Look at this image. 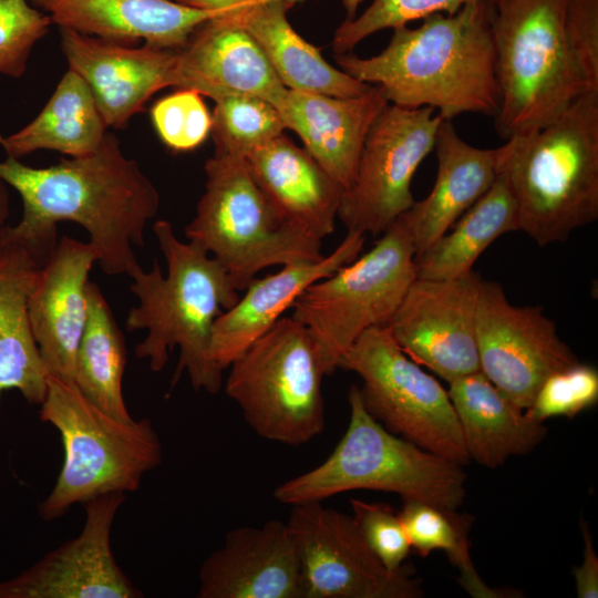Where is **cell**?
<instances>
[{"mask_svg":"<svg viewBox=\"0 0 598 598\" xmlns=\"http://www.w3.org/2000/svg\"><path fill=\"white\" fill-rule=\"evenodd\" d=\"M9 216V194L7 190V184L0 178V233L6 226L7 218Z\"/></svg>","mask_w":598,"mask_h":598,"instance_id":"obj_42","label":"cell"},{"mask_svg":"<svg viewBox=\"0 0 598 598\" xmlns=\"http://www.w3.org/2000/svg\"><path fill=\"white\" fill-rule=\"evenodd\" d=\"M225 393L257 435L290 446L310 442L324 427V374L309 330L282 317L235 359Z\"/></svg>","mask_w":598,"mask_h":598,"instance_id":"obj_9","label":"cell"},{"mask_svg":"<svg viewBox=\"0 0 598 598\" xmlns=\"http://www.w3.org/2000/svg\"><path fill=\"white\" fill-rule=\"evenodd\" d=\"M447 383L466 451L478 464L498 467L511 456L533 451L546 437L543 422L528 417L482 371Z\"/></svg>","mask_w":598,"mask_h":598,"instance_id":"obj_28","label":"cell"},{"mask_svg":"<svg viewBox=\"0 0 598 598\" xmlns=\"http://www.w3.org/2000/svg\"><path fill=\"white\" fill-rule=\"evenodd\" d=\"M204 169L205 192L185 236L225 267L239 292L265 268L324 257L322 240L279 214L244 157L215 152Z\"/></svg>","mask_w":598,"mask_h":598,"instance_id":"obj_8","label":"cell"},{"mask_svg":"<svg viewBox=\"0 0 598 598\" xmlns=\"http://www.w3.org/2000/svg\"><path fill=\"white\" fill-rule=\"evenodd\" d=\"M106 128L90 86L69 69L38 116L12 135H0V144L18 159L39 150L80 157L100 148Z\"/></svg>","mask_w":598,"mask_h":598,"instance_id":"obj_29","label":"cell"},{"mask_svg":"<svg viewBox=\"0 0 598 598\" xmlns=\"http://www.w3.org/2000/svg\"><path fill=\"white\" fill-rule=\"evenodd\" d=\"M124 501L125 493H111L86 502L81 533L0 582V598L143 597L116 563L111 546L112 526Z\"/></svg>","mask_w":598,"mask_h":598,"instance_id":"obj_16","label":"cell"},{"mask_svg":"<svg viewBox=\"0 0 598 598\" xmlns=\"http://www.w3.org/2000/svg\"><path fill=\"white\" fill-rule=\"evenodd\" d=\"M172 86L215 102L229 95L258 96L275 107L288 90L255 39L220 16L200 24L177 50Z\"/></svg>","mask_w":598,"mask_h":598,"instance_id":"obj_20","label":"cell"},{"mask_svg":"<svg viewBox=\"0 0 598 598\" xmlns=\"http://www.w3.org/2000/svg\"><path fill=\"white\" fill-rule=\"evenodd\" d=\"M244 158L289 224L321 240L333 233L344 189L303 147L281 134Z\"/></svg>","mask_w":598,"mask_h":598,"instance_id":"obj_24","label":"cell"},{"mask_svg":"<svg viewBox=\"0 0 598 598\" xmlns=\"http://www.w3.org/2000/svg\"><path fill=\"white\" fill-rule=\"evenodd\" d=\"M298 1L302 0H254L219 16L255 39L287 89L338 97L364 93L371 84L328 63L320 49L293 30L287 11Z\"/></svg>","mask_w":598,"mask_h":598,"instance_id":"obj_26","label":"cell"},{"mask_svg":"<svg viewBox=\"0 0 598 598\" xmlns=\"http://www.w3.org/2000/svg\"><path fill=\"white\" fill-rule=\"evenodd\" d=\"M598 401V371L579 361L548 375L525 414L537 422L550 417L573 419Z\"/></svg>","mask_w":598,"mask_h":598,"instance_id":"obj_35","label":"cell"},{"mask_svg":"<svg viewBox=\"0 0 598 598\" xmlns=\"http://www.w3.org/2000/svg\"><path fill=\"white\" fill-rule=\"evenodd\" d=\"M399 513L411 549L421 557H427L433 550L444 551L460 571L458 584L472 597H503L482 580L471 559L470 515L416 499H404Z\"/></svg>","mask_w":598,"mask_h":598,"instance_id":"obj_32","label":"cell"},{"mask_svg":"<svg viewBox=\"0 0 598 598\" xmlns=\"http://www.w3.org/2000/svg\"><path fill=\"white\" fill-rule=\"evenodd\" d=\"M442 117L432 107L388 103L365 136L357 175L338 218L347 231L382 235L415 202L413 175L434 150Z\"/></svg>","mask_w":598,"mask_h":598,"instance_id":"obj_12","label":"cell"},{"mask_svg":"<svg viewBox=\"0 0 598 598\" xmlns=\"http://www.w3.org/2000/svg\"><path fill=\"white\" fill-rule=\"evenodd\" d=\"M339 368L360 377L365 410L391 433L462 466L470 462L447 390L402 351L388 326L365 330Z\"/></svg>","mask_w":598,"mask_h":598,"instance_id":"obj_11","label":"cell"},{"mask_svg":"<svg viewBox=\"0 0 598 598\" xmlns=\"http://www.w3.org/2000/svg\"><path fill=\"white\" fill-rule=\"evenodd\" d=\"M519 230L516 202L506 181L496 175L488 190L431 246L414 256L415 276L451 279L473 269L499 236Z\"/></svg>","mask_w":598,"mask_h":598,"instance_id":"obj_30","label":"cell"},{"mask_svg":"<svg viewBox=\"0 0 598 598\" xmlns=\"http://www.w3.org/2000/svg\"><path fill=\"white\" fill-rule=\"evenodd\" d=\"M97 252L89 243L62 236L39 268L29 320L50 377L73 383L78 347L87 319V287Z\"/></svg>","mask_w":598,"mask_h":598,"instance_id":"obj_17","label":"cell"},{"mask_svg":"<svg viewBox=\"0 0 598 598\" xmlns=\"http://www.w3.org/2000/svg\"><path fill=\"white\" fill-rule=\"evenodd\" d=\"M151 117L163 143L177 152L198 147L210 134L213 124L202 95L187 89L158 100L152 106Z\"/></svg>","mask_w":598,"mask_h":598,"instance_id":"obj_36","label":"cell"},{"mask_svg":"<svg viewBox=\"0 0 598 598\" xmlns=\"http://www.w3.org/2000/svg\"><path fill=\"white\" fill-rule=\"evenodd\" d=\"M363 1L364 0H342V6L347 12L346 20H352L357 17L358 8Z\"/></svg>","mask_w":598,"mask_h":598,"instance_id":"obj_43","label":"cell"},{"mask_svg":"<svg viewBox=\"0 0 598 598\" xmlns=\"http://www.w3.org/2000/svg\"><path fill=\"white\" fill-rule=\"evenodd\" d=\"M502 140L542 128L591 89L567 43V0H491Z\"/></svg>","mask_w":598,"mask_h":598,"instance_id":"obj_5","label":"cell"},{"mask_svg":"<svg viewBox=\"0 0 598 598\" xmlns=\"http://www.w3.org/2000/svg\"><path fill=\"white\" fill-rule=\"evenodd\" d=\"M153 231L166 261V274L155 258L151 270L140 264L126 274L131 291L138 300L125 319L133 332L146 330L135 346V355L147 359L159 372L169 353L178 348L177 368L171 388L186 372L196 391L217 393L223 372L210 354L212 333L217 318L239 299V291L225 267L193 241L184 243L167 220H157Z\"/></svg>","mask_w":598,"mask_h":598,"instance_id":"obj_3","label":"cell"},{"mask_svg":"<svg viewBox=\"0 0 598 598\" xmlns=\"http://www.w3.org/2000/svg\"><path fill=\"white\" fill-rule=\"evenodd\" d=\"M301 569L302 598H417L411 565L389 571L361 536L351 515L321 502L291 505L287 520Z\"/></svg>","mask_w":598,"mask_h":598,"instance_id":"obj_13","label":"cell"},{"mask_svg":"<svg viewBox=\"0 0 598 598\" xmlns=\"http://www.w3.org/2000/svg\"><path fill=\"white\" fill-rule=\"evenodd\" d=\"M496 175L516 202L519 230L539 246L565 241L598 218V91L546 126L495 148Z\"/></svg>","mask_w":598,"mask_h":598,"instance_id":"obj_4","label":"cell"},{"mask_svg":"<svg viewBox=\"0 0 598 598\" xmlns=\"http://www.w3.org/2000/svg\"><path fill=\"white\" fill-rule=\"evenodd\" d=\"M60 29L122 44L178 50L212 12L172 0H29Z\"/></svg>","mask_w":598,"mask_h":598,"instance_id":"obj_23","label":"cell"},{"mask_svg":"<svg viewBox=\"0 0 598 598\" xmlns=\"http://www.w3.org/2000/svg\"><path fill=\"white\" fill-rule=\"evenodd\" d=\"M87 319L81 337L73 384L100 410L125 422L134 420L123 396L125 340L99 286L87 287Z\"/></svg>","mask_w":598,"mask_h":598,"instance_id":"obj_31","label":"cell"},{"mask_svg":"<svg viewBox=\"0 0 598 598\" xmlns=\"http://www.w3.org/2000/svg\"><path fill=\"white\" fill-rule=\"evenodd\" d=\"M478 1L483 0H374L359 17L338 27L332 50L334 54L348 53L378 31L406 27L434 13L453 14Z\"/></svg>","mask_w":598,"mask_h":598,"instance_id":"obj_34","label":"cell"},{"mask_svg":"<svg viewBox=\"0 0 598 598\" xmlns=\"http://www.w3.org/2000/svg\"><path fill=\"white\" fill-rule=\"evenodd\" d=\"M41 266L22 245L0 237V401L4 392L19 391L40 405L49 374L29 320V297Z\"/></svg>","mask_w":598,"mask_h":598,"instance_id":"obj_27","label":"cell"},{"mask_svg":"<svg viewBox=\"0 0 598 598\" xmlns=\"http://www.w3.org/2000/svg\"><path fill=\"white\" fill-rule=\"evenodd\" d=\"M475 332L480 370L524 411L548 375L578 362L543 307L512 305L495 281H481Z\"/></svg>","mask_w":598,"mask_h":598,"instance_id":"obj_14","label":"cell"},{"mask_svg":"<svg viewBox=\"0 0 598 598\" xmlns=\"http://www.w3.org/2000/svg\"><path fill=\"white\" fill-rule=\"evenodd\" d=\"M481 281L473 269L451 279L415 277L386 324L410 359L446 382L481 371L475 332Z\"/></svg>","mask_w":598,"mask_h":598,"instance_id":"obj_15","label":"cell"},{"mask_svg":"<svg viewBox=\"0 0 598 598\" xmlns=\"http://www.w3.org/2000/svg\"><path fill=\"white\" fill-rule=\"evenodd\" d=\"M334 58L347 74L382 86L391 104L432 107L447 121L464 113L494 117L498 109L491 0L394 29L377 55Z\"/></svg>","mask_w":598,"mask_h":598,"instance_id":"obj_2","label":"cell"},{"mask_svg":"<svg viewBox=\"0 0 598 598\" xmlns=\"http://www.w3.org/2000/svg\"><path fill=\"white\" fill-rule=\"evenodd\" d=\"M352 518L364 542L392 573L403 568L411 545L400 513L385 503L351 498Z\"/></svg>","mask_w":598,"mask_h":598,"instance_id":"obj_38","label":"cell"},{"mask_svg":"<svg viewBox=\"0 0 598 598\" xmlns=\"http://www.w3.org/2000/svg\"><path fill=\"white\" fill-rule=\"evenodd\" d=\"M198 598H302L300 560L287 522L229 530L199 569Z\"/></svg>","mask_w":598,"mask_h":598,"instance_id":"obj_19","label":"cell"},{"mask_svg":"<svg viewBox=\"0 0 598 598\" xmlns=\"http://www.w3.org/2000/svg\"><path fill=\"white\" fill-rule=\"evenodd\" d=\"M415 251L398 218L361 257L303 290L291 317L313 338L326 375L369 328L386 326L414 280Z\"/></svg>","mask_w":598,"mask_h":598,"instance_id":"obj_10","label":"cell"},{"mask_svg":"<svg viewBox=\"0 0 598 598\" xmlns=\"http://www.w3.org/2000/svg\"><path fill=\"white\" fill-rule=\"evenodd\" d=\"M389 101L380 85L349 97L287 90L276 109L286 128L344 190L354 182L365 136Z\"/></svg>","mask_w":598,"mask_h":598,"instance_id":"obj_22","label":"cell"},{"mask_svg":"<svg viewBox=\"0 0 598 598\" xmlns=\"http://www.w3.org/2000/svg\"><path fill=\"white\" fill-rule=\"evenodd\" d=\"M51 23L29 0H0V74L21 78L33 45Z\"/></svg>","mask_w":598,"mask_h":598,"instance_id":"obj_37","label":"cell"},{"mask_svg":"<svg viewBox=\"0 0 598 598\" xmlns=\"http://www.w3.org/2000/svg\"><path fill=\"white\" fill-rule=\"evenodd\" d=\"M69 69L90 86L107 127L121 128L157 91L172 86L177 50L141 48L60 29Z\"/></svg>","mask_w":598,"mask_h":598,"instance_id":"obj_18","label":"cell"},{"mask_svg":"<svg viewBox=\"0 0 598 598\" xmlns=\"http://www.w3.org/2000/svg\"><path fill=\"white\" fill-rule=\"evenodd\" d=\"M0 178L23 205L19 223L4 226L0 237L25 247L40 266L56 246L58 224L72 221L87 231L104 274H127L137 264L134 247L144 246L145 228L159 208L155 185L109 132L95 153L48 167L7 156Z\"/></svg>","mask_w":598,"mask_h":598,"instance_id":"obj_1","label":"cell"},{"mask_svg":"<svg viewBox=\"0 0 598 598\" xmlns=\"http://www.w3.org/2000/svg\"><path fill=\"white\" fill-rule=\"evenodd\" d=\"M348 401L349 424L332 453L317 467L279 484L272 493L276 501L291 506L370 489L452 509L463 504L466 474L461 464L386 430L365 410L355 384Z\"/></svg>","mask_w":598,"mask_h":598,"instance_id":"obj_6","label":"cell"},{"mask_svg":"<svg viewBox=\"0 0 598 598\" xmlns=\"http://www.w3.org/2000/svg\"><path fill=\"white\" fill-rule=\"evenodd\" d=\"M581 534L584 538L582 563L574 568L576 592L578 598L598 597V556L594 548L591 535L586 522H581Z\"/></svg>","mask_w":598,"mask_h":598,"instance_id":"obj_40","label":"cell"},{"mask_svg":"<svg viewBox=\"0 0 598 598\" xmlns=\"http://www.w3.org/2000/svg\"><path fill=\"white\" fill-rule=\"evenodd\" d=\"M434 150L437 173L432 190L399 217L415 255L443 236L496 178L495 148L466 143L452 121L442 120Z\"/></svg>","mask_w":598,"mask_h":598,"instance_id":"obj_25","label":"cell"},{"mask_svg":"<svg viewBox=\"0 0 598 598\" xmlns=\"http://www.w3.org/2000/svg\"><path fill=\"white\" fill-rule=\"evenodd\" d=\"M39 417L58 430L63 446L55 484L38 507L44 522L97 496L138 489L143 476L162 462V444L151 420H117L73 383L49 375Z\"/></svg>","mask_w":598,"mask_h":598,"instance_id":"obj_7","label":"cell"},{"mask_svg":"<svg viewBox=\"0 0 598 598\" xmlns=\"http://www.w3.org/2000/svg\"><path fill=\"white\" fill-rule=\"evenodd\" d=\"M183 4L212 12L215 16L234 11L254 0H176Z\"/></svg>","mask_w":598,"mask_h":598,"instance_id":"obj_41","label":"cell"},{"mask_svg":"<svg viewBox=\"0 0 598 598\" xmlns=\"http://www.w3.org/2000/svg\"><path fill=\"white\" fill-rule=\"evenodd\" d=\"M212 118L215 152L241 157L286 130L279 111L268 101L251 95H229L216 101Z\"/></svg>","mask_w":598,"mask_h":598,"instance_id":"obj_33","label":"cell"},{"mask_svg":"<svg viewBox=\"0 0 598 598\" xmlns=\"http://www.w3.org/2000/svg\"><path fill=\"white\" fill-rule=\"evenodd\" d=\"M364 241V234L348 230L338 247L320 260L288 264L275 274L254 278L245 295L214 324L210 343L214 362L221 370L228 369L292 308L306 288L353 261Z\"/></svg>","mask_w":598,"mask_h":598,"instance_id":"obj_21","label":"cell"},{"mask_svg":"<svg viewBox=\"0 0 598 598\" xmlns=\"http://www.w3.org/2000/svg\"><path fill=\"white\" fill-rule=\"evenodd\" d=\"M564 29L584 79L598 90V0H567Z\"/></svg>","mask_w":598,"mask_h":598,"instance_id":"obj_39","label":"cell"}]
</instances>
